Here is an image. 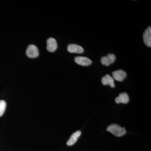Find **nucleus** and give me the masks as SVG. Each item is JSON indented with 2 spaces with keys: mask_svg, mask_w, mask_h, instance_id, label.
<instances>
[{
  "mask_svg": "<svg viewBox=\"0 0 151 151\" xmlns=\"http://www.w3.org/2000/svg\"><path fill=\"white\" fill-rule=\"evenodd\" d=\"M6 103L4 100H0V117L2 116L5 111Z\"/></svg>",
  "mask_w": 151,
  "mask_h": 151,
  "instance_id": "nucleus-12",
  "label": "nucleus"
},
{
  "mask_svg": "<svg viewBox=\"0 0 151 151\" xmlns=\"http://www.w3.org/2000/svg\"><path fill=\"white\" fill-rule=\"evenodd\" d=\"M116 60V56L114 54L110 53L107 55L106 56L102 57L101 59V62L104 65L109 66L110 64L114 63Z\"/></svg>",
  "mask_w": 151,
  "mask_h": 151,
  "instance_id": "nucleus-2",
  "label": "nucleus"
},
{
  "mask_svg": "<svg viewBox=\"0 0 151 151\" xmlns=\"http://www.w3.org/2000/svg\"><path fill=\"white\" fill-rule=\"evenodd\" d=\"M26 54L30 58H35L39 55L38 48L35 45H31L28 47L26 51Z\"/></svg>",
  "mask_w": 151,
  "mask_h": 151,
  "instance_id": "nucleus-4",
  "label": "nucleus"
},
{
  "mask_svg": "<svg viewBox=\"0 0 151 151\" xmlns=\"http://www.w3.org/2000/svg\"><path fill=\"white\" fill-rule=\"evenodd\" d=\"M112 75L113 79L120 82L124 81L127 76L126 72L122 69L113 71L112 73Z\"/></svg>",
  "mask_w": 151,
  "mask_h": 151,
  "instance_id": "nucleus-3",
  "label": "nucleus"
},
{
  "mask_svg": "<svg viewBox=\"0 0 151 151\" xmlns=\"http://www.w3.org/2000/svg\"><path fill=\"white\" fill-rule=\"evenodd\" d=\"M129 101V95L126 92H122L119 94V97H116L115 102L117 104L122 103L127 104Z\"/></svg>",
  "mask_w": 151,
  "mask_h": 151,
  "instance_id": "nucleus-9",
  "label": "nucleus"
},
{
  "mask_svg": "<svg viewBox=\"0 0 151 151\" xmlns=\"http://www.w3.org/2000/svg\"><path fill=\"white\" fill-rule=\"evenodd\" d=\"M107 130L108 132H111L116 137H121L126 134L127 131L125 128H122L119 125L116 124H111L108 126Z\"/></svg>",
  "mask_w": 151,
  "mask_h": 151,
  "instance_id": "nucleus-1",
  "label": "nucleus"
},
{
  "mask_svg": "<svg viewBox=\"0 0 151 151\" xmlns=\"http://www.w3.org/2000/svg\"><path fill=\"white\" fill-rule=\"evenodd\" d=\"M47 49L50 52H54L57 48L58 45L56 40L53 38H50L47 41Z\"/></svg>",
  "mask_w": 151,
  "mask_h": 151,
  "instance_id": "nucleus-8",
  "label": "nucleus"
},
{
  "mask_svg": "<svg viewBox=\"0 0 151 151\" xmlns=\"http://www.w3.org/2000/svg\"><path fill=\"white\" fill-rule=\"evenodd\" d=\"M81 134V132L80 131H78L77 132L73 133V134L70 136L69 140L67 142V145L70 146L74 145L76 141L78 140V138L79 137Z\"/></svg>",
  "mask_w": 151,
  "mask_h": 151,
  "instance_id": "nucleus-11",
  "label": "nucleus"
},
{
  "mask_svg": "<svg viewBox=\"0 0 151 151\" xmlns=\"http://www.w3.org/2000/svg\"><path fill=\"white\" fill-rule=\"evenodd\" d=\"M74 60L77 64L82 66H89L92 63V60L85 57H76L74 59Z\"/></svg>",
  "mask_w": 151,
  "mask_h": 151,
  "instance_id": "nucleus-5",
  "label": "nucleus"
},
{
  "mask_svg": "<svg viewBox=\"0 0 151 151\" xmlns=\"http://www.w3.org/2000/svg\"><path fill=\"white\" fill-rule=\"evenodd\" d=\"M143 40L146 46L151 47V27L146 29L143 33Z\"/></svg>",
  "mask_w": 151,
  "mask_h": 151,
  "instance_id": "nucleus-6",
  "label": "nucleus"
},
{
  "mask_svg": "<svg viewBox=\"0 0 151 151\" xmlns=\"http://www.w3.org/2000/svg\"><path fill=\"white\" fill-rule=\"evenodd\" d=\"M102 84L104 85H109L112 88H114L115 85L114 84V80L113 77L109 74H107L103 77L101 80Z\"/></svg>",
  "mask_w": 151,
  "mask_h": 151,
  "instance_id": "nucleus-10",
  "label": "nucleus"
},
{
  "mask_svg": "<svg viewBox=\"0 0 151 151\" xmlns=\"http://www.w3.org/2000/svg\"><path fill=\"white\" fill-rule=\"evenodd\" d=\"M68 51L70 53H76L81 54L84 51V49L80 45L71 44L69 45L67 47Z\"/></svg>",
  "mask_w": 151,
  "mask_h": 151,
  "instance_id": "nucleus-7",
  "label": "nucleus"
}]
</instances>
